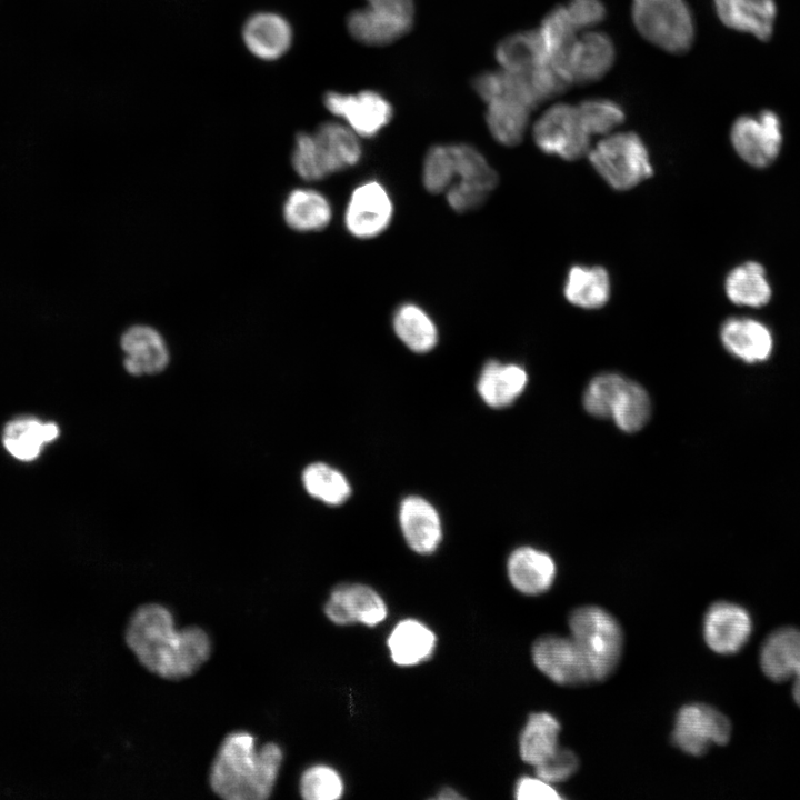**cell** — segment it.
<instances>
[{"label": "cell", "instance_id": "cell-29", "mask_svg": "<svg viewBox=\"0 0 800 800\" xmlns=\"http://www.w3.org/2000/svg\"><path fill=\"white\" fill-rule=\"evenodd\" d=\"M331 217L332 209L329 200L313 189H294L283 203L284 221L296 231H320L330 223Z\"/></svg>", "mask_w": 800, "mask_h": 800}, {"label": "cell", "instance_id": "cell-5", "mask_svg": "<svg viewBox=\"0 0 800 800\" xmlns=\"http://www.w3.org/2000/svg\"><path fill=\"white\" fill-rule=\"evenodd\" d=\"M632 21L639 33L670 53L687 52L694 39V22L686 0H634Z\"/></svg>", "mask_w": 800, "mask_h": 800}, {"label": "cell", "instance_id": "cell-10", "mask_svg": "<svg viewBox=\"0 0 800 800\" xmlns=\"http://www.w3.org/2000/svg\"><path fill=\"white\" fill-rule=\"evenodd\" d=\"M329 112L342 119L359 137L377 136L392 119L390 101L373 90L357 93L328 91L323 97Z\"/></svg>", "mask_w": 800, "mask_h": 800}, {"label": "cell", "instance_id": "cell-23", "mask_svg": "<svg viewBox=\"0 0 800 800\" xmlns=\"http://www.w3.org/2000/svg\"><path fill=\"white\" fill-rule=\"evenodd\" d=\"M508 576L520 592L539 594L551 587L556 577V564L548 553L531 547H521L508 559Z\"/></svg>", "mask_w": 800, "mask_h": 800}, {"label": "cell", "instance_id": "cell-7", "mask_svg": "<svg viewBox=\"0 0 800 800\" xmlns=\"http://www.w3.org/2000/svg\"><path fill=\"white\" fill-rule=\"evenodd\" d=\"M590 137L578 108L568 103L546 110L533 127V139L541 151L569 161L589 152Z\"/></svg>", "mask_w": 800, "mask_h": 800}, {"label": "cell", "instance_id": "cell-11", "mask_svg": "<svg viewBox=\"0 0 800 800\" xmlns=\"http://www.w3.org/2000/svg\"><path fill=\"white\" fill-rule=\"evenodd\" d=\"M537 668L561 686H580L594 680L590 664L572 638L546 634L532 646Z\"/></svg>", "mask_w": 800, "mask_h": 800}, {"label": "cell", "instance_id": "cell-21", "mask_svg": "<svg viewBox=\"0 0 800 800\" xmlns=\"http://www.w3.org/2000/svg\"><path fill=\"white\" fill-rule=\"evenodd\" d=\"M124 368L134 376L151 374L166 368L169 351L161 334L148 326H133L121 337Z\"/></svg>", "mask_w": 800, "mask_h": 800}, {"label": "cell", "instance_id": "cell-40", "mask_svg": "<svg viewBox=\"0 0 800 800\" xmlns=\"http://www.w3.org/2000/svg\"><path fill=\"white\" fill-rule=\"evenodd\" d=\"M534 767L537 776L544 781L561 782L578 770L579 759L570 749L559 747L553 754Z\"/></svg>", "mask_w": 800, "mask_h": 800}, {"label": "cell", "instance_id": "cell-22", "mask_svg": "<svg viewBox=\"0 0 800 800\" xmlns=\"http://www.w3.org/2000/svg\"><path fill=\"white\" fill-rule=\"evenodd\" d=\"M248 50L259 59L276 60L283 56L292 42V29L281 16L257 13L248 19L242 30Z\"/></svg>", "mask_w": 800, "mask_h": 800}, {"label": "cell", "instance_id": "cell-33", "mask_svg": "<svg viewBox=\"0 0 800 800\" xmlns=\"http://www.w3.org/2000/svg\"><path fill=\"white\" fill-rule=\"evenodd\" d=\"M560 723L550 713H531L519 738L521 759L537 766L559 748Z\"/></svg>", "mask_w": 800, "mask_h": 800}, {"label": "cell", "instance_id": "cell-38", "mask_svg": "<svg viewBox=\"0 0 800 800\" xmlns=\"http://www.w3.org/2000/svg\"><path fill=\"white\" fill-rule=\"evenodd\" d=\"M454 180V161L451 144L431 147L423 160L422 182L431 193H441Z\"/></svg>", "mask_w": 800, "mask_h": 800}, {"label": "cell", "instance_id": "cell-34", "mask_svg": "<svg viewBox=\"0 0 800 800\" xmlns=\"http://www.w3.org/2000/svg\"><path fill=\"white\" fill-rule=\"evenodd\" d=\"M302 481L310 496L330 506L343 503L351 493L347 478L323 462L309 464L302 473Z\"/></svg>", "mask_w": 800, "mask_h": 800}, {"label": "cell", "instance_id": "cell-8", "mask_svg": "<svg viewBox=\"0 0 800 800\" xmlns=\"http://www.w3.org/2000/svg\"><path fill=\"white\" fill-rule=\"evenodd\" d=\"M413 19V0L367 3L348 16L347 28L350 36L362 44L384 46L408 33Z\"/></svg>", "mask_w": 800, "mask_h": 800}, {"label": "cell", "instance_id": "cell-37", "mask_svg": "<svg viewBox=\"0 0 800 800\" xmlns=\"http://www.w3.org/2000/svg\"><path fill=\"white\" fill-rule=\"evenodd\" d=\"M577 108L590 136L609 134L623 122L626 117L619 103L606 98L587 99Z\"/></svg>", "mask_w": 800, "mask_h": 800}, {"label": "cell", "instance_id": "cell-42", "mask_svg": "<svg viewBox=\"0 0 800 800\" xmlns=\"http://www.w3.org/2000/svg\"><path fill=\"white\" fill-rule=\"evenodd\" d=\"M516 798L519 800H554L561 799V796L549 782L539 777H522L516 784Z\"/></svg>", "mask_w": 800, "mask_h": 800}, {"label": "cell", "instance_id": "cell-3", "mask_svg": "<svg viewBox=\"0 0 800 800\" xmlns=\"http://www.w3.org/2000/svg\"><path fill=\"white\" fill-rule=\"evenodd\" d=\"M571 638L588 660L594 680H603L617 668L622 651V630L606 610L580 607L569 617Z\"/></svg>", "mask_w": 800, "mask_h": 800}, {"label": "cell", "instance_id": "cell-30", "mask_svg": "<svg viewBox=\"0 0 800 800\" xmlns=\"http://www.w3.org/2000/svg\"><path fill=\"white\" fill-rule=\"evenodd\" d=\"M392 661L398 666H414L428 659L436 647L434 633L418 620L400 621L388 638Z\"/></svg>", "mask_w": 800, "mask_h": 800}, {"label": "cell", "instance_id": "cell-19", "mask_svg": "<svg viewBox=\"0 0 800 800\" xmlns=\"http://www.w3.org/2000/svg\"><path fill=\"white\" fill-rule=\"evenodd\" d=\"M399 521L408 546L417 553L436 551L441 538V520L436 508L418 496L404 498L400 504Z\"/></svg>", "mask_w": 800, "mask_h": 800}, {"label": "cell", "instance_id": "cell-41", "mask_svg": "<svg viewBox=\"0 0 800 800\" xmlns=\"http://www.w3.org/2000/svg\"><path fill=\"white\" fill-rule=\"evenodd\" d=\"M564 9L577 30L594 27L606 17L601 0H569Z\"/></svg>", "mask_w": 800, "mask_h": 800}, {"label": "cell", "instance_id": "cell-32", "mask_svg": "<svg viewBox=\"0 0 800 800\" xmlns=\"http://www.w3.org/2000/svg\"><path fill=\"white\" fill-rule=\"evenodd\" d=\"M392 324L397 337L413 352L426 353L437 344V326L418 304L408 302L399 306Z\"/></svg>", "mask_w": 800, "mask_h": 800}, {"label": "cell", "instance_id": "cell-1", "mask_svg": "<svg viewBox=\"0 0 800 800\" xmlns=\"http://www.w3.org/2000/svg\"><path fill=\"white\" fill-rule=\"evenodd\" d=\"M126 642L150 672L169 680L196 673L211 654L207 632L196 626L174 628L172 613L163 606H140L126 629Z\"/></svg>", "mask_w": 800, "mask_h": 800}, {"label": "cell", "instance_id": "cell-27", "mask_svg": "<svg viewBox=\"0 0 800 800\" xmlns=\"http://www.w3.org/2000/svg\"><path fill=\"white\" fill-rule=\"evenodd\" d=\"M486 103L487 126L496 141L508 147L521 142L533 108L514 97H497Z\"/></svg>", "mask_w": 800, "mask_h": 800}, {"label": "cell", "instance_id": "cell-26", "mask_svg": "<svg viewBox=\"0 0 800 800\" xmlns=\"http://www.w3.org/2000/svg\"><path fill=\"white\" fill-rule=\"evenodd\" d=\"M724 292L732 303L750 308H762L772 298L766 268L753 260L744 261L728 272Z\"/></svg>", "mask_w": 800, "mask_h": 800}, {"label": "cell", "instance_id": "cell-14", "mask_svg": "<svg viewBox=\"0 0 800 800\" xmlns=\"http://www.w3.org/2000/svg\"><path fill=\"white\" fill-rule=\"evenodd\" d=\"M719 337L729 354L748 364L763 363L773 353L772 331L764 322L754 318H727L720 326Z\"/></svg>", "mask_w": 800, "mask_h": 800}, {"label": "cell", "instance_id": "cell-13", "mask_svg": "<svg viewBox=\"0 0 800 800\" xmlns=\"http://www.w3.org/2000/svg\"><path fill=\"white\" fill-rule=\"evenodd\" d=\"M326 616L337 624L360 622L373 627L387 617L382 598L372 588L360 583L336 587L324 606Z\"/></svg>", "mask_w": 800, "mask_h": 800}, {"label": "cell", "instance_id": "cell-36", "mask_svg": "<svg viewBox=\"0 0 800 800\" xmlns=\"http://www.w3.org/2000/svg\"><path fill=\"white\" fill-rule=\"evenodd\" d=\"M627 379L618 373H602L588 384L583 396L586 411L596 418H610Z\"/></svg>", "mask_w": 800, "mask_h": 800}, {"label": "cell", "instance_id": "cell-12", "mask_svg": "<svg viewBox=\"0 0 800 800\" xmlns=\"http://www.w3.org/2000/svg\"><path fill=\"white\" fill-rule=\"evenodd\" d=\"M393 203L380 182L368 180L352 191L344 212L347 230L358 239H371L390 224Z\"/></svg>", "mask_w": 800, "mask_h": 800}, {"label": "cell", "instance_id": "cell-18", "mask_svg": "<svg viewBox=\"0 0 800 800\" xmlns=\"http://www.w3.org/2000/svg\"><path fill=\"white\" fill-rule=\"evenodd\" d=\"M763 673L774 682L794 678L792 696L800 707V631L783 628L772 632L760 652Z\"/></svg>", "mask_w": 800, "mask_h": 800}, {"label": "cell", "instance_id": "cell-43", "mask_svg": "<svg viewBox=\"0 0 800 800\" xmlns=\"http://www.w3.org/2000/svg\"><path fill=\"white\" fill-rule=\"evenodd\" d=\"M434 798L440 799V800H456V799H462V796H460L457 791H454L451 788H444Z\"/></svg>", "mask_w": 800, "mask_h": 800}, {"label": "cell", "instance_id": "cell-2", "mask_svg": "<svg viewBox=\"0 0 800 800\" xmlns=\"http://www.w3.org/2000/svg\"><path fill=\"white\" fill-rule=\"evenodd\" d=\"M282 759L278 744L269 742L257 749L250 733L232 732L213 759L210 786L227 800H264L273 791Z\"/></svg>", "mask_w": 800, "mask_h": 800}, {"label": "cell", "instance_id": "cell-31", "mask_svg": "<svg viewBox=\"0 0 800 800\" xmlns=\"http://www.w3.org/2000/svg\"><path fill=\"white\" fill-rule=\"evenodd\" d=\"M59 434L57 424L43 423L36 418H18L10 421L3 431L2 441L14 458L32 461L44 443L53 441Z\"/></svg>", "mask_w": 800, "mask_h": 800}, {"label": "cell", "instance_id": "cell-16", "mask_svg": "<svg viewBox=\"0 0 800 800\" xmlns=\"http://www.w3.org/2000/svg\"><path fill=\"white\" fill-rule=\"evenodd\" d=\"M751 630L749 613L734 603H713L704 617V640L711 650L720 654L738 652L748 641Z\"/></svg>", "mask_w": 800, "mask_h": 800}, {"label": "cell", "instance_id": "cell-6", "mask_svg": "<svg viewBox=\"0 0 800 800\" xmlns=\"http://www.w3.org/2000/svg\"><path fill=\"white\" fill-rule=\"evenodd\" d=\"M730 141L741 160L752 168L766 169L778 159L782 148L781 119L772 110L740 116L731 126Z\"/></svg>", "mask_w": 800, "mask_h": 800}, {"label": "cell", "instance_id": "cell-35", "mask_svg": "<svg viewBox=\"0 0 800 800\" xmlns=\"http://www.w3.org/2000/svg\"><path fill=\"white\" fill-rule=\"evenodd\" d=\"M650 399L637 382L627 380L612 410L611 418L624 432L640 430L650 417Z\"/></svg>", "mask_w": 800, "mask_h": 800}, {"label": "cell", "instance_id": "cell-20", "mask_svg": "<svg viewBox=\"0 0 800 800\" xmlns=\"http://www.w3.org/2000/svg\"><path fill=\"white\" fill-rule=\"evenodd\" d=\"M720 21L728 28L768 41L772 37L777 4L774 0H713Z\"/></svg>", "mask_w": 800, "mask_h": 800}, {"label": "cell", "instance_id": "cell-24", "mask_svg": "<svg viewBox=\"0 0 800 800\" xmlns=\"http://www.w3.org/2000/svg\"><path fill=\"white\" fill-rule=\"evenodd\" d=\"M527 382L528 374L521 366L490 360L481 370L477 390L489 407L504 408L523 392Z\"/></svg>", "mask_w": 800, "mask_h": 800}, {"label": "cell", "instance_id": "cell-15", "mask_svg": "<svg viewBox=\"0 0 800 800\" xmlns=\"http://www.w3.org/2000/svg\"><path fill=\"white\" fill-rule=\"evenodd\" d=\"M614 54V46L608 34L591 31L577 38L561 72L569 83L593 82L610 70Z\"/></svg>", "mask_w": 800, "mask_h": 800}, {"label": "cell", "instance_id": "cell-28", "mask_svg": "<svg viewBox=\"0 0 800 800\" xmlns=\"http://www.w3.org/2000/svg\"><path fill=\"white\" fill-rule=\"evenodd\" d=\"M611 282L607 270L599 266H572L566 277L563 294L576 307L594 310L609 300Z\"/></svg>", "mask_w": 800, "mask_h": 800}, {"label": "cell", "instance_id": "cell-39", "mask_svg": "<svg viewBox=\"0 0 800 800\" xmlns=\"http://www.w3.org/2000/svg\"><path fill=\"white\" fill-rule=\"evenodd\" d=\"M342 792V780L331 767L317 764L302 773L300 793L307 800H336Z\"/></svg>", "mask_w": 800, "mask_h": 800}, {"label": "cell", "instance_id": "cell-9", "mask_svg": "<svg viewBox=\"0 0 800 800\" xmlns=\"http://www.w3.org/2000/svg\"><path fill=\"white\" fill-rule=\"evenodd\" d=\"M728 718L704 703L683 706L676 718L672 741L691 756H702L712 744H726L730 739Z\"/></svg>", "mask_w": 800, "mask_h": 800}, {"label": "cell", "instance_id": "cell-4", "mask_svg": "<svg viewBox=\"0 0 800 800\" xmlns=\"http://www.w3.org/2000/svg\"><path fill=\"white\" fill-rule=\"evenodd\" d=\"M588 157L598 174L620 191L634 188L653 172L648 149L634 132L606 137L589 150Z\"/></svg>", "mask_w": 800, "mask_h": 800}, {"label": "cell", "instance_id": "cell-25", "mask_svg": "<svg viewBox=\"0 0 800 800\" xmlns=\"http://www.w3.org/2000/svg\"><path fill=\"white\" fill-rule=\"evenodd\" d=\"M496 58L501 69L516 74H529L549 61L539 30L506 37L497 46Z\"/></svg>", "mask_w": 800, "mask_h": 800}, {"label": "cell", "instance_id": "cell-44", "mask_svg": "<svg viewBox=\"0 0 800 800\" xmlns=\"http://www.w3.org/2000/svg\"><path fill=\"white\" fill-rule=\"evenodd\" d=\"M367 3H389V2H398V1H404V0H366Z\"/></svg>", "mask_w": 800, "mask_h": 800}, {"label": "cell", "instance_id": "cell-17", "mask_svg": "<svg viewBox=\"0 0 800 800\" xmlns=\"http://www.w3.org/2000/svg\"><path fill=\"white\" fill-rule=\"evenodd\" d=\"M311 137L319 166L326 177L353 167L361 159L360 137L347 124L322 123Z\"/></svg>", "mask_w": 800, "mask_h": 800}]
</instances>
